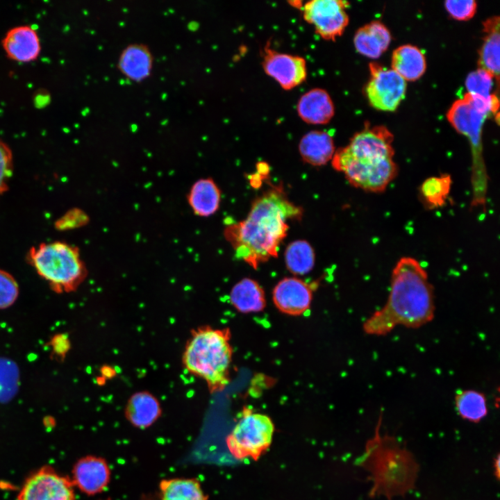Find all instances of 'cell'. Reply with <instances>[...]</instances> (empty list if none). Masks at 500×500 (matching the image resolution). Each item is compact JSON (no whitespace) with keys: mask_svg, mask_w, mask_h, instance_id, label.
<instances>
[{"mask_svg":"<svg viewBox=\"0 0 500 500\" xmlns=\"http://www.w3.org/2000/svg\"><path fill=\"white\" fill-rule=\"evenodd\" d=\"M302 215V208L289 200L283 188L272 187L254 200L245 219L228 224L224 235L235 256L256 269L278 256L288 221L299 220Z\"/></svg>","mask_w":500,"mask_h":500,"instance_id":"6da1fadb","label":"cell"},{"mask_svg":"<svg viewBox=\"0 0 500 500\" xmlns=\"http://www.w3.org/2000/svg\"><path fill=\"white\" fill-rule=\"evenodd\" d=\"M435 312L434 288L426 270L415 258L403 256L392 271L385 303L364 322L362 330L384 336L398 326L419 328L431 322Z\"/></svg>","mask_w":500,"mask_h":500,"instance_id":"7a4b0ae2","label":"cell"},{"mask_svg":"<svg viewBox=\"0 0 500 500\" xmlns=\"http://www.w3.org/2000/svg\"><path fill=\"white\" fill-rule=\"evenodd\" d=\"M393 139L385 126L366 127L356 133L348 145L335 152L333 167L353 187L368 192H383L398 173Z\"/></svg>","mask_w":500,"mask_h":500,"instance_id":"3957f363","label":"cell"},{"mask_svg":"<svg viewBox=\"0 0 500 500\" xmlns=\"http://www.w3.org/2000/svg\"><path fill=\"white\" fill-rule=\"evenodd\" d=\"M229 328L201 326L194 329L182 355L184 368L201 378L210 393L222 391L230 381L232 347Z\"/></svg>","mask_w":500,"mask_h":500,"instance_id":"277c9868","label":"cell"},{"mask_svg":"<svg viewBox=\"0 0 500 500\" xmlns=\"http://www.w3.org/2000/svg\"><path fill=\"white\" fill-rule=\"evenodd\" d=\"M381 417L375 436L369 440L363 462L371 472L374 486L371 495L383 494L390 499L413 488L417 465L412 456L394 438L379 434Z\"/></svg>","mask_w":500,"mask_h":500,"instance_id":"5b68a950","label":"cell"},{"mask_svg":"<svg viewBox=\"0 0 500 500\" xmlns=\"http://www.w3.org/2000/svg\"><path fill=\"white\" fill-rule=\"evenodd\" d=\"M26 260L56 293L76 291L88 275L79 249L62 241L42 242L29 249Z\"/></svg>","mask_w":500,"mask_h":500,"instance_id":"8992f818","label":"cell"},{"mask_svg":"<svg viewBox=\"0 0 500 500\" xmlns=\"http://www.w3.org/2000/svg\"><path fill=\"white\" fill-rule=\"evenodd\" d=\"M488 115L482 112L465 99L456 101L447 112V119L454 128L465 135L472 151V208L485 212L489 176L487 172L482 144V127Z\"/></svg>","mask_w":500,"mask_h":500,"instance_id":"52a82bcc","label":"cell"},{"mask_svg":"<svg viewBox=\"0 0 500 500\" xmlns=\"http://www.w3.org/2000/svg\"><path fill=\"white\" fill-rule=\"evenodd\" d=\"M273 433L274 424L268 416L244 408L227 438V446L238 459H257L270 445Z\"/></svg>","mask_w":500,"mask_h":500,"instance_id":"ba28073f","label":"cell"},{"mask_svg":"<svg viewBox=\"0 0 500 500\" xmlns=\"http://www.w3.org/2000/svg\"><path fill=\"white\" fill-rule=\"evenodd\" d=\"M17 500H76L70 477L51 466H43L24 481Z\"/></svg>","mask_w":500,"mask_h":500,"instance_id":"9c48e42d","label":"cell"},{"mask_svg":"<svg viewBox=\"0 0 500 500\" xmlns=\"http://www.w3.org/2000/svg\"><path fill=\"white\" fill-rule=\"evenodd\" d=\"M349 3L342 0H312L303 6V17L322 38L334 40L349 24Z\"/></svg>","mask_w":500,"mask_h":500,"instance_id":"30bf717a","label":"cell"},{"mask_svg":"<svg viewBox=\"0 0 500 500\" xmlns=\"http://www.w3.org/2000/svg\"><path fill=\"white\" fill-rule=\"evenodd\" d=\"M371 78L365 92L370 105L378 110L394 111L403 99L406 82L393 69L369 65Z\"/></svg>","mask_w":500,"mask_h":500,"instance_id":"8fae6325","label":"cell"},{"mask_svg":"<svg viewBox=\"0 0 500 500\" xmlns=\"http://www.w3.org/2000/svg\"><path fill=\"white\" fill-rule=\"evenodd\" d=\"M262 65L265 73L276 80L284 90H291L306 78V62L299 56L265 48Z\"/></svg>","mask_w":500,"mask_h":500,"instance_id":"7c38bea8","label":"cell"},{"mask_svg":"<svg viewBox=\"0 0 500 500\" xmlns=\"http://www.w3.org/2000/svg\"><path fill=\"white\" fill-rule=\"evenodd\" d=\"M70 478L74 488L92 496L102 492L107 488L110 480V469L103 458L86 456L75 462Z\"/></svg>","mask_w":500,"mask_h":500,"instance_id":"4fadbf2b","label":"cell"},{"mask_svg":"<svg viewBox=\"0 0 500 500\" xmlns=\"http://www.w3.org/2000/svg\"><path fill=\"white\" fill-rule=\"evenodd\" d=\"M272 299L275 306L283 313L301 315L310 308L312 289L310 285L301 279L286 277L274 287Z\"/></svg>","mask_w":500,"mask_h":500,"instance_id":"5bb4252c","label":"cell"},{"mask_svg":"<svg viewBox=\"0 0 500 500\" xmlns=\"http://www.w3.org/2000/svg\"><path fill=\"white\" fill-rule=\"evenodd\" d=\"M1 45L7 57L18 62L34 61L41 51L38 32L29 25L17 26L9 29L1 40Z\"/></svg>","mask_w":500,"mask_h":500,"instance_id":"9a60e30c","label":"cell"},{"mask_svg":"<svg viewBox=\"0 0 500 500\" xmlns=\"http://www.w3.org/2000/svg\"><path fill=\"white\" fill-rule=\"evenodd\" d=\"M301 119L310 124H326L334 115V105L324 89L314 88L301 97L297 103Z\"/></svg>","mask_w":500,"mask_h":500,"instance_id":"2e32d148","label":"cell"},{"mask_svg":"<svg viewBox=\"0 0 500 500\" xmlns=\"http://www.w3.org/2000/svg\"><path fill=\"white\" fill-rule=\"evenodd\" d=\"M162 409L158 399L148 391L133 394L127 401L124 414L128 422L138 428H146L160 417Z\"/></svg>","mask_w":500,"mask_h":500,"instance_id":"e0dca14e","label":"cell"},{"mask_svg":"<svg viewBox=\"0 0 500 500\" xmlns=\"http://www.w3.org/2000/svg\"><path fill=\"white\" fill-rule=\"evenodd\" d=\"M153 60L147 46L132 44L122 51L117 67L128 78L135 82H142L151 75Z\"/></svg>","mask_w":500,"mask_h":500,"instance_id":"ac0fdd59","label":"cell"},{"mask_svg":"<svg viewBox=\"0 0 500 500\" xmlns=\"http://www.w3.org/2000/svg\"><path fill=\"white\" fill-rule=\"evenodd\" d=\"M221 191L211 178L196 181L187 194V201L193 213L198 217H209L219 209Z\"/></svg>","mask_w":500,"mask_h":500,"instance_id":"d6986e66","label":"cell"},{"mask_svg":"<svg viewBox=\"0 0 500 500\" xmlns=\"http://www.w3.org/2000/svg\"><path fill=\"white\" fill-rule=\"evenodd\" d=\"M299 150L304 162L312 166L326 164L335 152L332 136L322 131H312L300 140Z\"/></svg>","mask_w":500,"mask_h":500,"instance_id":"ffe728a7","label":"cell"},{"mask_svg":"<svg viewBox=\"0 0 500 500\" xmlns=\"http://www.w3.org/2000/svg\"><path fill=\"white\" fill-rule=\"evenodd\" d=\"M391 41L390 31L378 21L360 28L356 33L353 42L356 51L371 58H378L388 49Z\"/></svg>","mask_w":500,"mask_h":500,"instance_id":"44dd1931","label":"cell"},{"mask_svg":"<svg viewBox=\"0 0 500 500\" xmlns=\"http://www.w3.org/2000/svg\"><path fill=\"white\" fill-rule=\"evenodd\" d=\"M485 36L479 51V69L489 73L499 81V17H492L483 22Z\"/></svg>","mask_w":500,"mask_h":500,"instance_id":"7402d4cb","label":"cell"},{"mask_svg":"<svg viewBox=\"0 0 500 500\" xmlns=\"http://www.w3.org/2000/svg\"><path fill=\"white\" fill-rule=\"evenodd\" d=\"M229 299L232 306L243 313L260 312L266 306L263 289L249 278H242L233 287Z\"/></svg>","mask_w":500,"mask_h":500,"instance_id":"603a6c76","label":"cell"},{"mask_svg":"<svg viewBox=\"0 0 500 500\" xmlns=\"http://www.w3.org/2000/svg\"><path fill=\"white\" fill-rule=\"evenodd\" d=\"M426 59L422 51L415 46L405 44L397 48L392 56V69L405 81L419 79L425 72Z\"/></svg>","mask_w":500,"mask_h":500,"instance_id":"cb8c5ba5","label":"cell"},{"mask_svg":"<svg viewBox=\"0 0 500 500\" xmlns=\"http://www.w3.org/2000/svg\"><path fill=\"white\" fill-rule=\"evenodd\" d=\"M454 403L460 417L469 422H480L488 412L485 394L476 390H458L455 394Z\"/></svg>","mask_w":500,"mask_h":500,"instance_id":"d4e9b609","label":"cell"},{"mask_svg":"<svg viewBox=\"0 0 500 500\" xmlns=\"http://www.w3.org/2000/svg\"><path fill=\"white\" fill-rule=\"evenodd\" d=\"M160 500H207L196 478L164 479L159 484Z\"/></svg>","mask_w":500,"mask_h":500,"instance_id":"484cf974","label":"cell"},{"mask_svg":"<svg viewBox=\"0 0 500 500\" xmlns=\"http://www.w3.org/2000/svg\"><path fill=\"white\" fill-rule=\"evenodd\" d=\"M452 178L449 174H442L426 178L419 188L422 204L428 209L443 206L451 192Z\"/></svg>","mask_w":500,"mask_h":500,"instance_id":"4316f807","label":"cell"},{"mask_svg":"<svg viewBox=\"0 0 500 500\" xmlns=\"http://www.w3.org/2000/svg\"><path fill=\"white\" fill-rule=\"evenodd\" d=\"M285 260L290 272L296 275H303L310 272L314 267L315 252L307 241L295 240L287 247Z\"/></svg>","mask_w":500,"mask_h":500,"instance_id":"83f0119b","label":"cell"},{"mask_svg":"<svg viewBox=\"0 0 500 500\" xmlns=\"http://www.w3.org/2000/svg\"><path fill=\"white\" fill-rule=\"evenodd\" d=\"M19 294V288L15 277L8 272L0 269V310L12 306Z\"/></svg>","mask_w":500,"mask_h":500,"instance_id":"f1b7e54d","label":"cell"},{"mask_svg":"<svg viewBox=\"0 0 500 500\" xmlns=\"http://www.w3.org/2000/svg\"><path fill=\"white\" fill-rule=\"evenodd\" d=\"M465 84L468 93L488 97L491 95L493 77L485 70L478 69L467 76Z\"/></svg>","mask_w":500,"mask_h":500,"instance_id":"f546056e","label":"cell"},{"mask_svg":"<svg viewBox=\"0 0 500 500\" xmlns=\"http://www.w3.org/2000/svg\"><path fill=\"white\" fill-rule=\"evenodd\" d=\"M14 172L13 156L10 147L0 138V198L9 188Z\"/></svg>","mask_w":500,"mask_h":500,"instance_id":"4dcf8cb0","label":"cell"},{"mask_svg":"<svg viewBox=\"0 0 500 500\" xmlns=\"http://www.w3.org/2000/svg\"><path fill=\"white\" fill-rule=\"evenodd\" d=\"M89 222L88 215L78 208L65 212L54 222V227L60 231H69L84 226Z\"/></svg>","mask_w":500,"mask_h":500,"instance_id":"1f68e13d","label":"cell"},{"mask_svg":"<svg viewBox=\"0 0 500 500\" xmlns=\"http://www.w3.org/2000/svg\"><path fill=\"white\" fill-rule=\"evenodd\" d=\"M444 5L450 15L457 20H467L473 17L477 8V3L474 0H449L444 2Z\"/></svg>","mask_w":500,"mask_h":500,"instance_id":"d6a6232c","label":"cell"},{"mask_svg":"<svg viewBox=\"0 0 500 500\" xmlns=\"http://www.w3.org/2000/svg\"><path fill=\"white\" fill-rule=\"evenodd\" d=\"M53 339V350L56 353L65 356L61 349L65 353L67 352L70 347L68 338L65 335H61L55 336Z\"/></svg>","mask_w":500,"mask_h":500,"instance_id":"836d02e7","label":"cell"},{"mask_svg":"<svg viewBox=\"0 0 500 500\" xmlns=\"http://www.w3.org/2000/svg\"><path fill=\"white\" fill-rule=\"evenodd\" d=\"M101 373L102 375L101 377L106 381V379L112 378L116 375L115 370L110 366H103V367H101Z\"/></svg>","mask_w":500,"mask_h":500,"instance_id":"e575fe53","label":"cell"},{"mask_svg":"<svg viewBox=\"0 0 500 500\" xmlns=\"http://www.w3.org/2000/svg\"><path fill=\"white\" fill-rule=\"evenodd\" d=\"M499 455H497V456L494 458V476L497 479L499 478Z\"/></svg>","mask_w":500,"mask_h":500,"instance_id":"d590c367","label":"cell"}]
</instances>
